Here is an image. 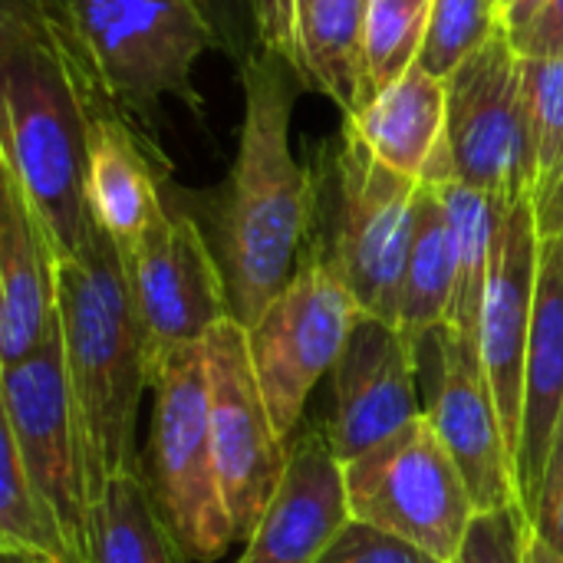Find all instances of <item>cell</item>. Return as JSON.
I'll use <instances>...</instances> for the list:
<instances>
[{
	"instance_id": "9",
	"label": "cell",
	"mask_w": 563,
	"mask_h": 563,
	"mask_svg": "<svg viewBox=\"0 0 563 563\" xmlns=\"http://www.w3.org/2000/svg\"><path fill=\"white\" fill-rule=\"evenodd\" d=\"M0 435L92 563V501L59 323L26 360L0 366Z\"/></svg>"
},
{
	"instance_id": "28",
	"label": "cell",
	"mask_w": 563,
	"mask_h": 563,
	"mask_svg": "<svg viewBox=\"0 0 563 563\" xmlns=\"http://www.w3.org/2000/svg\"><path fill=\"white\" fill-rule=\"evenodd\" d=\"M201 13L214 49H221L238 69L261 56L264 49H277L284 56L287 46V0H191Z\"/></svg>"
},
{
	"instance_id": "19",
	"label": "cell",
	"mask_w": 563,
	"mask_h": 563,
	"mask_svg": "<svg viewBox=\"0 0 563 563\" xmlns=\"http://www.w3.org/2000/svg\"><path fill=\"white\" fill-rule=\"evenodd\" d=\"M158 155L155 142L135 135L115 106L102 102L92 112L86 198L92 221L119 244V251H129L165 208L155 185Z\"/></svg>"
},
{
	"instance_id": "15",
	"label": "cell",
	"mask_w": 563,
	"mask_h": 563,
	"mask_svg": "<svg viewBox=\"0 0 563 563\" xmlns=\"http://www.w3.org/2000/svg\"><path fill=\"white\" fill-rule=\"evenodd\" d=\"M333 376V416L327 439L340 465L360 459L416 416L419 402V340L399 323L360 313Z\"/></svg>"
},
{
	"instance_id": "29",
	"label": "cell",
	"mask_w": 563,
	"mask_h": 563,
	"mask_svg": "<svg viewBox=\"0 0 563 563\" xmlns=\"http://www.w3.org/2000/svg\"><path fill=\"white\" fill-rule=\"evenodd\" d=\"M501 30L495 0H435L419 66L439 79H452L455 69L472 59Z\"/></svg>"
},
{
	"instance_id": "6",
	"label": "cell",
	"mask_w": 563,
	"mask_h": 563,
	"mask_svg": "<svg viewBox=\"0 0 563 563\" xmlns=\"http://www.w3.org/2000/svg\"><path fill=\"white\" fill-rule=\"evenodd\" d=\"M152 426L142 475L185 558L214 563L234 544V521L221 492L205 343L165 346L152 356Z\"/></svg>"
},
{
	"instance_id": "7",
	"label": "cell",
	"mask_w": 563,
	"mask_h": 563,
	"mask_svg": "<svg viewBox=\"0 0 563 563\" xmlns=\"http://www.w3.org/2000/svg\"><path fill=\"white\" fill-rule=\"evenodd\" d=\"M350 518L389 531L435 563H455L472 521L475 498L429 416L343 465Z\"/></svg>"
},
{
	"instance_id": "35",
	"label": "cell",
	"mask_w": 563,
	"mask_h": 563,
	"mask_svg": "<svg viewBox=\"0 0 563 563\" xmlns=\"http://www.w3.org/2000/svg\"><path fill=\"white\" fill-rule=\"evenodd\" d=\"M548 7V0H511V7L501 16V26L508 30V36L515 40L518 33H525L531 26V20Z\"/></svg>"
},
{
	"instance_id": "16",
	"label": "cell",
	"mask_w": 563,
	"mask_h": 563,
	"mask_svg": "<svg viewBox=\"0 0 563 563\" xmlns=\"http://www.w3.org/2000/svg\"><path fill=\"white\" fill-rule=\"evenodd\" d=\"M350 521L343 465L327 432L290 442L287 475L244 541L238 563H317Z\"/></svg>"
},
{
	"instance_id": "17",
	"label": "cell",
	"mask_w": 563,
	"mask_h": 563,
	"mask_svg": "<svg viewBox=\"0 0 563 563\" xmlns=\"http://www.w3.org/2000/svg\"><path fill=\"white\" fill-rule=\"evenodd\" d=\"M563 429V241H541L538 303L525 363L518 498L528 528L538 518L544 482Z\"/></svg>"
},
{
	"instance_id": "34",
	"label": "cell",
	"mask_w": 563,
	"mask_h": 563,
	"mask_svg": "<svg viewBox=\"0 0 563 563\" xmlns=\"http://www.w3.org/2000/svg\"><path fill=\"white\" fill-rule=\"evenodd\" d=\"M538 214V234L541 241H563V175L554 191L534 208Z\"/></svg>"
},
{
	"instance_id": "39",
	"label": "cell",
	"mask_w": 563,
	"mask_h": 563,
	"mask_svg": "<svg viewBox=\"0 0 563 563\" xmlns=\"http://www.w3.org/2000/svg\"><path fill=\"white\" fill-rule=\"evenodd\" d=\"M287 36H290V0H287ZM287 49V46H284Z\"/></svg>"
},
{
	"instance_id": "14",
	"label": "cell",
	"mask_w": 563,
	"mask_h": 563,
	"mask_svg": "<svg viewBox=\"0 0 563 563\" xmlns=\"http://www.w3.org/2000/svg\"><path fill=\"white\" fill-rule=\"evenodd\" d=\"M538 264L541 234L531 201H515L505 208L495 238V261L485 290L482 323H478V360L495 399L501 432L518 475L521 452V402H525V363L534 327L538 303Z\"/></svg>"
},
{
	"instance_id": "11",
	"label": "cell",
	"mask_w": 563,
	"mask_h": 563,
	"mask_svg": "<svg viewBox=\"0 0 563 563\" xmlns=\"http://www.w3.org/2000/svg\"><path fill=\"white\" fill-rule=\"evenodd\" d=\"M205 363L218 478L234 534L247 541L287 475L290 442L274 426L251 363L247 327L241 320L228 317L208 333Z\"/></svg>"
},
{
	"instance_id": "22",
	"label": "cell",
	"mask_w": 563,
	"mask_h": 563,
	"mask_svg": "<svg viewBox=\"0 0 563 563\" xmlns=\"http://www.w3.org/2000/svg\"><path fill=\"white\" fill-rule=\"evenodd\" d=\"M429 185H435L455 238V294L445 327L465 343L478 346V323H482L485 290L495 261V238L508 205L462 181H429Z\"/></svg>"
},
{
	"instance_id": "25",
	"label": "cell",
	"mask_w": 563,
	"mask_h": 563,
	"mask_svg": "<svg viewBox=\"0 0 563 563\" xmlns=\"http://www.w3.org/2000/svg\"><path fill=\"white\" fill-rule=\"evenodd\" d=\"M0 551H23L53 563H89L56 508L23 472L10 439L0 449Z\"/></svg>"
},
{
	"instance_id": "3",
	"label": "cell",
	"mask_w": 563,
	"mask_h": 563,
	"mask_svg": "<svg viewBox=\"0 0 563 563\" xmlns=\"http://www.w3.org/2000/svg\"><path fill=\"white\" fill-rule=\"evenodd\" d=\"M56 323L76 406L89 501L139 472L135 426L152 379V350L119 244L92 221L82 247L56 261Z\"/></svg>"
},
{
	"instance_id": "10",
	"label": "cell",
	"mask_w": 563,
	"mask_h": 563,
	"mask_svg": "<svg viewBox=\"0 0 563 563\" xmlns=\"http://www.w3.org/2000/svg\"><path fill=\"white\" fill-rule=\"evenodd\" d=\"M525 56L501 26L449 79L445 139L426 181H462L505 205L525 198Z\"/></svg>"
},
{
	"instance_id": "31",
	"label": "cell",
	"mask_w": 563,
	"mask_h": 563,
	"mask_svg": "<svg viewBox=\"0 0 563 563\" xmlns=\"http://www.w3.org/2000/svg\"><path fill=\"white\" fill-rule=\"evenodd\" d=\"M317 563H435L409 541L350 518Z\"/></svg>"
},
{
	"instance_id": "33",
	"label": "cell",
	"mask_w": 563,
	"mask_h": 563,
	"mask_svg": "<svg viewBox=\"0 0 563 563\" xmlns=\"http://www.w3.org/2000/svg\"><path fill=\"white\" fill-rule=\"evenodd\" d=\"M531 528L563 554V462L548 472L544 498H541V508H538V518Z\"/></svg>"
},
{
	"instance_id": "38",
	"label": "cell",
	"mask_w": 563,
	"mask_h": 563,
	"mask_svg": "<svg viewBox=\"0 0 563 563\" xmlns=\"http://www.w3.org/2000/svg\"><path fill=\"white\" fill-rule=\"evenodd\" d=\"M511 7V0H495V10H498V23H501V16H505V10Z\"/></svg>"
},
{
	"instance_id": "5",
	"label": "cell",
	"mask_w": 563,
	"mask_h": 563,
	"mask_svg": "<svg viewBox=\"0 0 563 563\" xmlns=\"http://www.w3.org/2000/svg\"><path fill=\"white\" fill-rule=\"evenodd\" d=\"M102 96L132 122H152L165 96L201 112L195 63L214 40L191 0H53Z\"/></svg>"
},
{
	"instance_id": "40",
	"label": "cell",
	"mask_w": 563,
	"mask_h": 563,
	"mask_svg": "<svg viewBox=\"0 0 563 563\" xmlns=\"http://www.w3.org/2000/svg\"><path fill=\"white\" fill-rule=\"evenodd\" d=\"M561 439H563V429H561Z\"/></svg>"
},
{
	"instance_id": "8",
	"label": "cell",
	"mask_w": 563,
	"mask_h": 563,
	"mask_svg": "<svg viewBox=\"0 0 563 563\" xmlns=\"http://www.w3.org/2000/svg\"><path fill=\"white\" fill-rule=\"evenodd\" d=\"M360 313L350 287L307 251L294 280L247 327L257 383L287 442L300 429L317 383L336 369Z\"/></svg>"
},
{
	"instance_id": "21",
	"label": "cell",
	"mask_w": 563,
	"mask_h": 563,
	"mask_svg": "<svg viewBox=\"0 0 563 563\" xmlns=\"http://www.w3.org/2000/svg\"><path fill=\"white\" fill-rule=\"evenodd\" d=\"M445 115L449 82L416 63L393 86L379 89L360 115L343 122L360 132L379 162L426 181L445 139Z\"/></svg>"
},
{
	"instance_id": "2",
	"label": "cell",
	"mask_w": 563,
	"mask_h": 563,
	"mask_svg": "<svg viewBox=\"0 0 563 563\" xmlns=\"http://www.w3.org/2000/svg\"><path fill=\"white\" fill-rule=\"evenodd\" d=\"M244 119L228 185L214 205V254L234 320L254 327L294 280L313 231L317 178L290 148L297 73L277 49L241 69Z\"/></svg>"
},
{
	"instance_id": "24",
	"label": "cell",
	"mask_w": 563,
	"mask_h": 563,
	"mask_svg": "<svg viewBox=\"0 0 563 563\" xmlns=\"http://www.w3.org/2000/svg\"><path fill=\"white\" fill-rule=\"evenodd\" d=\"M455 294V238L445 205L435 185H422L419 218L412 234V251L402 280L399 327L412 340H426L432 330L445 327Z\"/></svg>"
},
{
	"instance_id": "23",
	"label": "cell",
	"mask_w": 563,
	"mask_h": 563,
	"mask_svg": "<svg viewBox=\"0 0 563 563\" xmlns=\"http://www.w3.org/2000/svg\"><path fill=\"white\" fill-rule=\"evenodd\" d=\"M89 541L92 563H185L142 468L106 485L92 505Z\"/></svg>"
},
{
	"instance_id": "20",
	"label": "cell",
	"mask_w": 563,
	"mask_h": 563,
	"mask_svg": "<svg viewBox=\"0 0 563 563\" xmlns=\"http://www.w3.org/2000/svg\"><path fill=\"white\" fill-rule=\"evenodd\" d=\"M366 0H290V36L284 59L303 89L323 92L343 119L369 106L363 59Z\"/></svg>"
},
{
	"instance_id": "32",
	"label": "cell",
	"mask_w": 563,
	"mask_h": 563,
	"mask_svg": "<svg viewBox=\"0 0 563 563\" xmlns=\"http://www.w3.org/2000/svg\"><path fill=\"white\" fill-rule=\"evenodd\" d=\"M515 46L525 59H563V0H548L531 26L515 36Z\"/></svg>"
},
{
	"instance_id": "37",
	"label": "cell",
	"mask_w": 563,
	"mask_h": 563,
	"mask_svg": "<svg viewBox=\"0 0 563 563\" xmlns=\"http://www.w3.org/2000/svg\"><path fill=\"white\" fill-rule=\"evenodd\" d=\"M0 563H53V561L33 558V554H23V551H0Z\"/></svg>"
},
{
	"instance_id": "1",
	"label": "cell",
	"mask_w": 563,
	"mask_h": 563,
	"mask_svg": "<svg viewBox=\"0 0 563 563\" xmlns=\"http://www.w3.org/2000/svg\"><path fill=\"white\" fill-rule=\"evenodd\" d=\"M102 102L53 0H0V165L23 188L56 257H73L92 228L86 165Z\"/></svg>"
},
{
	"instance_id": "18",
	"label": "cell",
	"mask_w": 563,
	"mask_h": 563,
	"mask_svg": "<svg viewBox=\"0 0 563 563\" xmlns=\"http://www.w3.org/2000/svg\"><path fill=\"white\" fill-rule=\"evenodd\" d=\"M56 261L23 188L0 165V366L26 360L53 333Z\"/></svg>"
},
{
	"instance_id": "26",
	"label": "cell",
	"mask_w": 563,
	"mask_h": 563,
	"mask_svg": "<svg viewBox=\"0 0 563 563\" xmlns=\"http://www.w3.org/2000/svg\"><path fill=\"white\" fill-rule=\"evenodd\" d=\"M525 198L538 208L563 175V59H525Z\"/></svg>"
},
{
	"instance_id": "36",
	"label": "cell",
	"mask_w": 563,
	"mask_h": 563,
	"mask_svg": "<svg viewBox=\"0 0 563 563\" xmlns=\"http://www.w3.org/2000/svg\"><path fill=\"white\" fill-rule=\"evenodd\" d=\"M525 563H563V554L551 541H544L534 528H528V534H525Z\"/></svg>"
},
{
	"instance_id": "13",
	"label": "cell",
	"mask_w": 563,
	"mask_h": 563,
	"mask_svg": "<svg viewBox=\"0 0 563 563\" xmlns=\"http://www.w3.org/2000/svg\"><path fill=\"white\" fill-rule=\"evenodd\" d=\"M419 353L429 356V366L422 363L429 376L422 412L465 475L478 515L521 508L515 462L482 373L478 346L439 327L419 343Z\"/></svg>"
},
{
	"instance_id": "27",
	"label": "cell",
	"mask_w": 563,
	"mask_h": 563,
	"mask_svg": "<svg viewBox=\"0 0 563 563\" xmlns=\"http://www.w3.org/2000/svg\"><path fill=\"white\" fill-rule=\"evenodd\" d=\"M435 0H366L363 59L369 96L406 76L422 53Z\"/></svg>"
},
{
	"instance_id": "4",
	"label": "cell",
	"mask_w": 563,
	"mask_h": 563,
	"mask_svg": "<svg viewBox=\"0 0 563 563\" xmlns=\"http://www.w3.org/2000/svg\"><path fill=\"white\" fill-rule=\"evenodd\" d=\"M422 185L379 162L350 122L323 145L307 251L350 287L363 313L389 323H399Z\"/></svg>"
},
{
	"instance_id": "30",
	"label": "cell",
	"mask_w": 563,
	"mask_h": 563,
	"mask_svg": "<svg viewBox=\"0 0 563 563\" xmlns=\"http://www.w3.org/2000/svg\"><path fill=\"white\" fill-rule=\"evenodd\" d=\"M528 521L521 508H501L478 515L465 534L455 563H525Z\"/></svg>"
},
{
	"instance_id": "12",
	"label": "cell",
	"mask_w": 563,
	"mask_h": 563,
	"mask_svg": "<svg viewBox=\"0 0 563 563\" xmlns=\"http://www.w3.org/2000/svg\"><path fill=\"white\" fill-rule=\"evenodd\" d=\"M122 257L152 356L165 346L205 343L234 317L218 254L191 214L162 208Z\"/></svg>"
}]
</instances>
